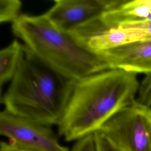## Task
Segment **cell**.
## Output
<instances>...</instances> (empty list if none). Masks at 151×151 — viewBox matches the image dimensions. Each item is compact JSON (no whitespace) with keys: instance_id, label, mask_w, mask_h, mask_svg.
Returning <instances> with one entry per match:
<instances>
[{"instance_id":"1","label":"cell","mask_w":151,"mask_h":151,"mask_svg":"<svg viewBox=\"0 0 151 151\" xmlns=\"http://www.w3.org/2000/svg\"><path fill=\"white\" fill-rule=\"evenodd\" d=\"M140 84L137 74L109 69L74 81L58 127L67 142L99 130L109 119L133 103Z\"/></svg>"},{"instance_id":"2","label":"cell","mask_w":151,"mask_h":151,"mask_svg":"<svg viewBox=\"0 0 151 151\" xmlns=\"http://www.w3.org/2000/svg\"><path fill=\"white\" fill-rule=\"evenodd\" d=\"M74 81L48 67L24 45L19 67L1 98L4 110L41 124L58 126Z\"/></svg>"},{"instance_id":"3","label":"cell","mask_w":151,"mask_h":151,"mask_svg":"<svg viewBox=\"0 0 151 151\" xmlns=\"http://www.w3.org/2000/svg\"><path fill=\"white\" fill-rule=\"evenodd\" d=\"M12 31L38 60L69 80L111 69L101 54L78 44L52 24L44 14H21L12 23Z\"/></svg>"},{"instance_id":"4","label":"cell","mask_w":151,"mask_h":151,"mask_svg":"<svg viewBox=\"0 0 151 151\" xmlns=\"http://www.w3.org/2000/svg\"><path fill=\"white\" fill-rule=\"evenodd\" d=\"M97 131L124 151H151V107L136 100Z\"/></svg>"},{"instance_id":"5","label":"cell","mask_w":151,"mask_h":151,"mask_svg":"<svg viewBox=\"0 0 151 151\" xmlns=\"http://www.w3.org/2000/svg\"><path fill=\"white\" fill-rule=\"evenodd\" d=\"M0 133L19 147L33 151H70L61 145L50 126L13 115L0 114Z\"/></svg>"},{"instance_id":"6","label":"cell","mask_w":151,"mask_h":151,"mask_svg":"<svg viewBox=\"0 0 151 151\" xmlns=\"http://www.w3.org/2000/svg\"><path fill=\"white\" fill-rule=\"evenodd\" d=\"M122 0H55L44 14L56 28L68 34L101 17Z\"/></svg>"},{"instance_id":"7","label":"cell","mask_w":151,"mask_h":151,"mask_svg":"<svg viewBox=\"0 0 151 151\" xmlns=\"http://www.w3.org/2000/svg\"><path fill=\"white\" fill-rule=\"evenodd\" d=\"M151 21V0H122L113 8L89 24L76 29L72 37L85 46L93 36L119 26Z\"/></svg>"},{"instance_id":"8","label":"cell","mask_w":151,"mask_h":151,"mask_svg":"<svg viewBox=\"0 0 151 151\" xmlns=\"http://www.w3.org/2000/svg\"><path fill=\"white\" fill-rule=\"evenodd\" d=\"M99 54L111 69L151 74V41L132 42Z\"/></svg>"},{"instance_id":"9","label":"cell","mask_w":151,"mask_h":151,"mask_svg":"<svg viewBox=\"0 0 151 151\" xmlns=\"http://www.w3.org/2000/svg\"><path fill=\"white\" fill-rule=\"evenodd\" d=\"M24 45L17 40L0 51V83L11 81L22 59Z\"/></svg>"},{"instance_id":"10","label":"cell","mask_w":151,"mask_h":151,"mask_svg":"<svg viewBox=\"0 0 151 151\" xmlns=\"http://www.w3.org/2000/svg\"><path fill=\"white\" fill-rule=\"evenodd\" d=\"M22 3L19 0L0 1V22L12 24L21 15L20 11Z\"/></svg>"},{"instance_id":"11","label":"cell","mask_w":151,"mask_h":151,"mask_svg":"<svg viewBox=\"0 0 151 151\" xmlns=\"http://www.w3.org/2000/svg\"><path fill=\"white\" fill-rule=\"evenodd\" d=\"M70 151H99L94 133L77 140Z\"/></svg>"},{"instance_id":"12","label":"cell","mask_w":151,"mask_h":151,"mask_svg":"<svg viewBox=\"0 0 151 151\" xmlns=\"http://www.w3.org/2000/svg\"><path fill=\"white\" fill-rule=\"evenodd\" d=\"M99 151H124L99 131L94 133Z\"/></svg>"},{"instance_id":"13","label":"cell","mask_w":151,"mask_h":151,"mask_svg":"<svg viewBox=\"0 0 151 151\" xmlns=\"http://www.w3.org/2000/svg\"><path fill=\"white\" fill-rule=\"evenodd\" d=\"M140 91L144 97L151 101V74L146 75L142 81Z\"/></svg>"},{"instance_id":"14","label":"cell","mask_w":151,"mask_h":151,"mask_svg":"<svg viewBox=\"0 0 151 151\" xmlns=\"http://www.w3.org/2000/svg\"><path fill=\"white\" fill-rule=\"evenodd\" d=\"M0 151H21V149L10 142L2 141L0 143Z\"/></svg>"},{"instance_id":"15","label":"cell","mask_w":151,"mask_h":151,"mask_svg":"<svg viewBox=\"0 0 151 151\" xmlns=\"http://www.w3.org/2000/svg\"><path fill=\"white\" fill-rule=\"evenodd\" d=\"M21 151H33V150H28V149H21Z\"/></svg>"}]
</instances>
